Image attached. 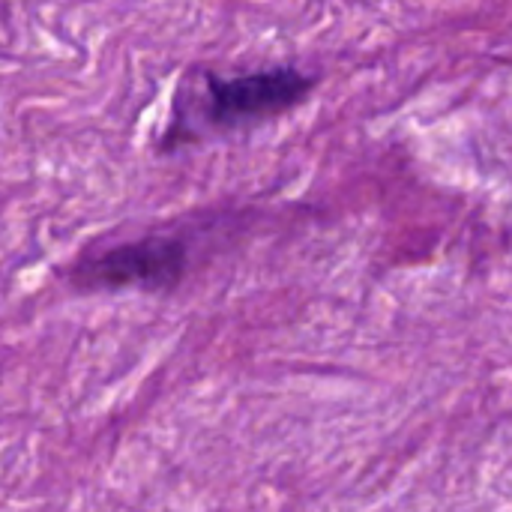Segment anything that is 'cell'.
<instances>
[{"mask_svg": "<svg viewBox=\"0 0 512 512\" xmlns=\"http://www.w3.org/2000/svg\"><path fill=\"white\" fill-rule=\"evenodd\" d=\"M189 252L177 237H144L135 243L114 246L93 261L78 264L75 282L81 288H141V291H174L186 273Z\"/></svg>", "mask_w": 512, "mask_h": 512, "instance_id": "cell-2", "label": "cell"}, {"mask_svg": "<svg viewBox=\"0 0 512 512\" xmlns=\"http://www.w3.org/2000/svg\"><path fill=\"white\" fill-rule=\"evenodd\" d=\"M207 117L213 126L234 129L249 120H264L282 114L303 102L315 87V78L297 66H273L249 75L222 78L207 72Z\"/></svg>", "mask_w": 512, "mask_h": 512, "instance_id": "cell-1", "label": "cell"}]
</instances>
